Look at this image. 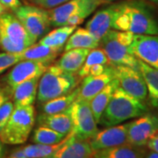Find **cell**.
<instances>
[{
	"mask_svg": "<svg viewBox=\"0 0 158 158\" xmlns=\"http://www.w3.org/2000/svg\"><path fill=\"white\" fill-rule=\"evenodd\" d=\"M112 29L134 34L158 35V20L144 2L127 1L116 5Z\"/></svg>",
	"mask_w": 158,
	"mask_h": 158,
	"instance_id": "cell-1",
	"label": "cell"
},
{
	"mask_svg": "<svg viewBox=\"0 0 158 158\" xmlns=\"http://www.w3.org/2000/svg\"><path fill=\"white\" fill-rule=\"evenodd\" d=\"M147 112V106L143 101L130 95L118 86L102 113L98 124L106 127H112L130 118H138Z\"/></svg>",
	"mask_w": 158,
	"mask_h": 158,
	"instance_id": "cell-2",
	"label": "cell"
},
{
	"mask_svg": "<svg viewBox=\"0 0 158 158\" xmlns=\"http://www.w3.org/2000/svg\"><path fill=\"white\" fill-rule=\"evenodd\" d=\"M134 35L130 32L114 29H111L104 35L99 44L107 56L109 65H124L139 69L138 59L131 50Z\"/></svg>",
	"mask_w": 158,
	"mask_h": 158,
	"instance_id": "cell-3",
	"label": "cell"
},
{
	"mask_svg": "<svg viewBox=\"0 0 158 158\" xmlns=\"http://www.w3.org/2000/svg\"><path fill=\"white\" fill-rule=\"evenodd\" d=\"M78 84V76L65 72L56 65H49L39 79L37 99L40 104H43L71 92Z\"/></svg>",
	"mask_w": 158,
	"mask_h": 158,
	"instance_id": "cell-4",
	"label": "cell"
},
{
	"mask_svg": "<svg viewBox=\"0 0 158 158\" xmlns=\"http://www.w3.org/2000/svg\"><path fill=\"white\" fill-rule=\"evenodd\" d=\"M35 123L34 105L14 107L6 126L0 130V140L4 144H23L27 141Z\"/></svg>",
	"mask_w": 158,
	"mask_h": 158,
	"instance_id": "cell-5",
	"label": "cell"
},
{
	"mask_svg": "<svg viewBox=\"0 0 158 158\" xmlns=\"http://www.w3.org/2000/svg\"><path fill=\"white\" fill-rule=\"evenodd\" d=\"M72 120L73 135L81 141H88L98 131L97 122L90 109V102L76 99L69 107Z\"/></svg>",
	"mask_w": 158,
	"mask_h": 158,
	"instance_id": "cell-6",
	"label": "cell"
},
{
	"mask_svg": "<svg viewBox=\"0 0 158 158\" xmlns=\"http://www.w3.org/2000/svg\"><path fill=\"white\" fill-rule=\"evenodd\" d=\"M15 16L22 23L27 32L36 42L43 37L51 26L48 11L34 6H20L15 10Z\"/></svg>",
	"mask_w": 158,
	"mask_h": 158,
	"instance_id": "cell-7",
	"label": "cell"
},
{
	"mask_svg": "<svg viewBox=\"0 0 158 158\" xmlns=\"http://www.w3.org/2000/svg\"><path fill=\"white\" fill-rule=\"evenodd\" d=\"M113 69L114 78L117 79L120 88L141 101L146 99L147 87L139 69L124 65L113 66Z\"/></svg>",
	"mask_w": 158,
	"mask_h": 158,
	"instance_id": "cell-8",
	"label": "cell"
},
{
	"mask_svg": "<svg viewBox=\"0 0 158 158\" xmlns=\"http://www.w3.org/2000/svg\"><path fill=\"white\" fill-rule=\"evenodd\" d=\"M158 132V116L145 113L128 122L127 142L137 147L146 146L148 140Z\"/></svg>",
	"mask_w": 158,
	"mask_h": 158,
	"instance_id": "cell-9",
	"label": "cell"
},
{
	"mask_svg": "<svg viewBox=\"0 0 158 158\" xmlns=\"http://www.w3.org/2000/svg\"><path fill=\"white\" fill-rule=\"evenodd\" d=\"M50 65L49 62L34 61V60H22L12 66L10 72L5 77L7 87L9 90H13L18 85L23 82L34 78L40 77L46 69Z\"/></svg>",
	"mask_w": 158,
	"mask_h": 158,
	"instance_id": "cell-10",
	"label": "cell"
},
{
	"mask_svg": "<svg viewBox=\"0 0 158 158\" xmlns=\"http://www.w3.org/2000/svg\"><path fill=\"white\" fill-rule=\"evenodd\" d=\"M0 31L21 51L35 44V41L27 32L22 23L11 13L5 12L0 15Z\"/></svg>",
	"mask_w": 158,
	"mask_h": 158,
	"instance_id": "cell-11",
	"label": "cell"
},
{
	"mask_svg": "<svg viewBox=\"0 0 158 158\" xmlns=\"http://www.w3.org/2000/svg\"><path fill=\"white\" fill-rule=\"evenodd\" d=\"M127 125L128 123L115 125L108 127L101 131H98L95 135L88 140L92 151L94 152L97 150L128 143Z\"/></svg>",
	"mask_w": 158,
	"mask_h": 158,
	"instance_id": "cell-12",
	"label": "cell"
},
{
	"mask_svg": "<svg viewBox=\"0 0 158 158\" xmlns=\"http://www.w3.org/2000/svg\"><path fill=\"white\" fill-rule=\"evenodd\" d=\"M131 50L138 60L158 69V35L135 34Z\"/></svg>",
	"mask_w": 158,
	"mask_h": 158,
	"instance_id": "cell-13",
	"label": "cell"
},
{
	"mask_svg": "<svg viewBox=\"0 0 158 158\" xmlns=\"http://www.w3.org/2000/svg\"><path fill=\"white\" fill-rule=\"evenodd\" d=\"M114 79L113 69L108 64L105 71L98 76L85 77L78 87L77 99L90 102L97 94Z\"/></svg>",
	"mask_w": 158,
	"mask_h": 158,
	"instance_id": "cell-14",
	"label": "cell"
},
{
	"mask_svg": "<svg viewBox=\"0 0 158 158\" xmlns=\"http://www.w3.org/2000/svg\"><path fill=\"white\" fill-rule=\"evenodd\" d=\"M92 154L89 141L77 139L70 132L63 145L45 158H92Z\"/></svg>",
	"mask_w": 158,
	"mask_h": 158,
	"instance_id": "cell-15",
	"label": "cell"
},
{
	"mask_svg": "<svg viewBox=\"0 0 158 158\" xmlns=\"http://www.w3.org/2000/svg\"><path fill=\"white\" fill-rule=\"evenodd\" d=\"M116 14V5L108 6L97 11L96 14L86 24L88 30L97 40L100 41L104 35L113 28V23Z\"/></svg>",
	"mask_w": 158,
	"mask_h": 158,
	"instance_id": "cell-16",
	"label": "cell"
},
{
	"mask_svg": "<svg viewBox=\"0 0 158 158\" xmlns=\"http://www.w3.org/2000/svg\"><path fill=\"white\" fill-rule=\"evenodd\" d=\"M40 77L29 79L18 85L11 90L14 107L33 106L37 97Z\"/></svg>",
	"mask_w": 158,
	"mask_h": 158,
	"instance_id": "cell-17",
	"label": "cell"
},
{
	"mask_svg": "<svg viewBox=\"0 0 158 158\" xmlns=\"http://www.w3.org/2000/svg\"><path fill=\"white\" fill-rule=\"evenodd\" d=\"M68 109L62 113L53 114L41 113L37 117L38 125L48 127L67 135L72 130V120Z\"/></svg>",
	"mask_w": 158,
	"mask_h": 158,
	"instance_id": "cell-18",
	"label": "cell"
},
{
	"mask_svg": "<svg viewBox=\"0 0 158 158\" xmlns=\"http://www.w3.org/2000/svg\"><path fill=\"white\" fill-rule=\"evenodd\" d=\"M146 150L143 147L134 146L126 143L115 147L94 151L93 158H145Z\"/></svg>",
	"mask_w": 158,
	"mask_h": 158,
	"instance_id": "cell-19",
	"label": "cell"
},
{
	"mask_svg": "<svg viewBox=\"0 0 158 158\" xmlns=\"http://www.w3.org/2000/svg\"><path fill=\"white\" fill-rule=\"evenodd\" d=\"M91 49L88 48H72L65 51L61 58L57 61L58 66L65 72L76 74L84 65L86 57Z\"/></svg>",
	"mask_w": 158,
	"mask_h": 158,
	"instance_id": "cell-20",
	"label": "cell"
},
{
	"mask_svg": "<svg viewBox=\"0 0 158 158\" xmlns=\"http://www.w3.org/2000/svg\"><path fill=\"white\" fill-rule=\"evenodd\" d=\"M138 67L147 87L148 104L158 109V69L138 60Z\"/></svg>",
	"mask_w": 158,
	"mask_h": 158,
	"instance_id": "cell-21",
	"label": "cell"
},
{
	"mask_svg": "<svg viewBox=\"0 0 158 158\" xmlns=\"http://www.w3.org/2000/svg\"><path fill=\"white\" fill-rule=\"evenodd\" d=\"M118 86V82L117 81V79L114 78L90 101V109L92 111L97 124H98L102 113L105 111L111 98L113 96L114 90L117 89Z\"/></svg>",
	"mask_w": 158,
	"mask_h": 158,
	"instance_id": "cell-22",
	"label": "cell"
},
{
	"mask_svg": "<svg viewBox=\"0 0 158 158\" xmlns=\"http://www.w3.org/2000/svg\"><path fill=\"white\" fill-rule=\"evenodd\" d=\"M99 46V40H97L88 30L76 28L64 46V50L72 48H88L93 49Z\"/></svg>",
	"mask_w": 158,
	"mask_h": 158,
	"instance_id": "cell-23",
	"label": "cell"
},
{
	"mask_svg": "<svg viewBox=\"0 0 158 158\" xmlns=\"http://www.w3.org/2000/svg\"><path fill=\"white\" fill-rule=\"evenodd\" d=\"M61 51L42 44H34L30 46L21 53H19L20 60H34L41 62H53Z\"/></svg>",
	"mask_w": 158,
	"mask_h": 158,
	"instance_id": "cell-24",
	"label": "cell"
},
{
	"mask_svg": "<svg viewBox=\"0 0 158 158\" xmlns=\"http://www.w3.org/2000/svg\"><path fill=\"white\" fill-rule=\"evenodd\" d=\"M80 0H69L68 2L58 6L50 11L48 15L50 19L51 26L53 27H62L65 26L66 22L74 13H76L79 8Z\"/></svg>",
	"mask_w": 158,
	"mask_h": 158,
	"instance_id": "cell-25",
	"label": "cell"
},
{
	"mask_svg": "<svg viewBox=\"0 0 158 158\" xmlns=\"http://www.w3.org/2000/svg\"><path fill=\"white\" fill-rule=\"evenodd\" d=\"M76 28L77 27L75 26L58 27V28L51 31L47 35H44L40 40L39 43L61 51Z\"/></svg>",
	"mask_w": 158,
	"mask_h": 158,
	"instance_id": "cell-26",
	"label": "cell"
},
{
	"mask_svg": "<svg viewBox=\"0 0 158 158\" xmlns=\"http://www.w3.org/2000/svg\"><path fill=\"white\" fill-rule=\"evenodd\" d=\"M78 95V87H77L71 92L57 97L53 99L41 104V113L46 114H53L64 112L68 109L77 98Z\"/></svg>",
	"mask_w": 158,
	"mask_h": 158,
	"instance_id": "cell-27",
	"label": "cell"
},
{
	"mask_svg": "<svg viewBox=\"0 0 158 158\" xmlns=\"http://www.w3.org/2000/svg\"><path fill=\"white\" fill-rule=\"evenodd\" d=\"M69 135L62 140L61 142L56 143V144H53V145H46V144H39V143H35V144H31L27 145L25 147L20 148L22 150L23 155L25 158H45L48 157V156H50L51 154L57 150L59 148L63 143L66 141L68 139Z\"/></svg>",
	"mask_w": 158,
	"mask_h": 158,
	"instance_id": "cell-28",
	"label": "cell"
},
{
	"mask_svg": "<svg viewBox=\"0 0 158 158\" xmlns=\"http://www.w3.org/2000/svg\"><path fill=\"white\" fill-rule=\"evenodd\" d=\"M101 4L100 0H80L78 10L71 17L69 18L65 26L77 27V25L82 24L85 19L90 16L97 7Z\"/></svg>",
	"mask_w": 158,
	"mask_h": 158,
	"instance_id": "cell-29",
	"label": "cell"
},
{
	"mask_svg": "<svg viewBox=\"0 0 158 158\" xmlns=\"http://www.w3.org/2000/svg\"><path fill=\"white\" fill-rule=\"evenodd\" d=\"M66 136L67 135L56 132L51 128L46 127L43 126H39L34 130L32 141H34V143L53 145V144L61 142Z\"/></svg>",
	"mask_w": 158,
	"mask_h": 158,
	"instance_id": "cell-30",
	"label": "cell"
},
{
	"mask_svg": "<svg viewBox=\"0 0 158 158\" xmlns=\"http://www.w3.org/2000/svg\"><path fill=\"white\" fill-rule=\"evenodd\" d=\"M97 64L107 65L109 63H108L107 56H106L103 49L96 48H93L90 51V53L86 57V60H85L84 65L77 72L78 73L77 76L79 77V78H85V77H87L89 74L90 69Z\"/></svg>",
	"mask_w": 158,
	"mask_h": 158,
	"instance_id": "cell-31",
	"label": "cell"
},
{
	"mask_svg": "<svg viewBox=\"0 0 158 158\" xmlns=\"http://www.w3.org/2000/svg\"><path fill=\"white\" fill-rule=\"evenodd\" d=\"M19 61H21L19 54H11L6 52L0 53V75Z\"/></svg>",
	"mask_w": 158,
	"mask_h": 158,
	"instance_id": "cell-32",
	"label": "cell"
},
{
	"mask_svg": "<svg viewBox=\"0 0 158 158\" xmlns=\"http://www.w3.org/2000/svg\"><path fill=\"white\" fill-rule=\"evenodd\" d=\"M13 110H14V104L10 100H7L0 106V130L6 126L7 121L11 117Z\"/></svg>",
	"mask_w": 158,
	"mask_h": 158,
	"instance_id": "cell-33",
	"label": "cell"
},
{
	"mask_svg": "<svg viewBox=\"0 0 158 158\" xmlns=\"http://www.w3.org/2000/svg\"><path fill=\"white\" fill-rule=\"evenodd\" d=\"M34 5L40 8L45 9H53L58 6L68 2L69 0H31Z\"/></svg>",
	"mask_w": 158,
	"mask_h": 158,
	"instance_id": "cell-34",
	"label": "cell"
},
{
	"mask_svg": "<svg viewBox=\"0 0 158 158\" xmlns=\"http://www.w3.org/2000/svg\"><path fill=\"white\" fill-rule=\"evenodd\" d=\"M146 146H147L148 148L150 149L151 151L157 153L158 154V132L155 135H153L152 137L148 140Z\"/></svg>",
	"mask_w": 158,
	"mask_h": 158,
	"instance_id": "cell-35",
	"label": "cell"
},
{
	"mask_svg": "<svg viewBox=\"0 0 158 158\" xmlns=\"http://www.w3.org/2000/svg\"><path fill=\"white\" fill-rule=\"evenodd\" d=\"M0 2L6 6V8L11 9L12 11H15L17 8L21 6L19 0H0Z\"/></svg>",
	"mask_w": 158,
	"mask_h": 158,
	"instance_id": "cell-36",
	"label": "cell"
},
{
	"mask_svg": "<svg viewBox=\"0 0 158 158\" xmlns=\"http://www.w3.org/2000/svg\"><path fill=\"white\" fill-rule=\"evenodd\" d=\"M107 65L97 64V65L92 66V67L90 69V70H89L88 76H98V75H100V74H102L105 71V69H106Z\"/></svg>",
	"mask_w": 158,
	"mask_h": 158,
	"instance_id": "cell-37",
	"label": "cell"
},
{
	"mask_svg": "<svg viewBox=\"0 0 158 158\" xmlns=\"http://www.w3.org/2000/svg\"><path fill=\"white\" fill-rule=\"evenodd\" d=\"M10 94L11 95V90H9V88H4V87H0V106L6 103L7 100H9Z\"/></svg>",
	"mask_w": 158,
	"mask_h": 158,
	"instance_id": "cell-38",
	"label": "cell"
},
{
	"mask_svg": "<svg viewBox=\"0 0 158 158\" xmlns=\"http://www.w3.org/2000/svg\"><path fill=\"white\" fill-rule=\"evenodd\" d=\"M145 158H158V154L157 153L151 151L149 154H148L147 156H145Z\"/></svg>",
	"mask_w": 158,
	"mask_h": 158,
	"instance_id": "cell-39",
	"label": "cell"
},
{
	"mask_svg": "<svg viewBox=\"0 0 158 158\" xmlns=\"http://www.w3.org/2000/svg\"><path fill=\"white\" fill-rule=\"evenodd\" d=\"M6 6H4L1 2H0V15L1 14H3V13H5V12H6Z\"/></svg>",
	"mask_w": 158,
	"mask_h": 158,
	"instance_id": "cell-40",
	"label": "cell"
},
{
	"mask_svg": "<svg viewBox=\"0 0 158 158\" xmlns=\"http://www.w3.org/2000/svg\"><path fill=\"white\" fill-rule=\"evenodd\" d=\"M4 154V143L0 140V158H2Z\"/></svg>",
	"mask_w": 158,
	"mask_h": 158,
	"instance_id": "cell-41",
	"label": "cell"
},
{
	"mask_svg": "<svg viewBox=\"0 0 158 158\" xmlns=\"http://www.w3.org/2000/svg\"><path fill=\"white\" fill-rule=\"evenodd\" d=\"M149 2H151V3H153L154 5H156V6H158V0H148Z\"/></svg>",
	"mask_w": 158,
	"mask_h": 158,
	"instance_id": "cell-42",
	"label": "cell"
},
{
	"mask_svg": "<svg viewBox=\"0 0 158 158\" xmlns=\"http://www.w3.org/2000/svg\"><path fill=\"white\" fill-rule=\"evenodd\" d=\"M112 1H116V0H100V2H101L102 4H104V3H109V2H112Z\"/></svg>",
	"mask_w": 158,
	"mask_h": 158,
	"instance_id": "cell-43",
	"label": "cell"
},
{
	"mask_svg": "<svg viewBox=\"0 0 158 158\" xmlns=\"http://www.w3.org/2000/svg\"><path fill=\"white\" fill-rule=\"evenodd\" d=\"M8 158H13V157H10V156H9V157H8Z\"/></svg>",
	"mask_w": 158,
	"mask_h": 158,
	"instance_id": "cell-44",
	"label": "cell"
},
{
	"mask_svg": "<svg viewBox=\"0 0 158 158\" xmlns=\"http://www.w3.org/2000/svg\"><path fill=\"white\" fill-rule=\"evenodd\" d=\"M92 158H93V157H92Z\"/></svg>",
	"mask_w": 158,
	"mask_h": 158,
	"instance_id": "cell-45",
	"label": "cell"
}]
</instances>
